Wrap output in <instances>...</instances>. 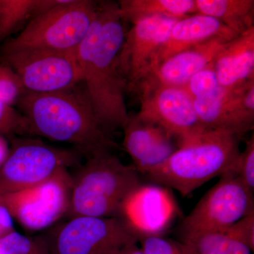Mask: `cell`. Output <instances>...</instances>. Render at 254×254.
<instances>
[{
    "label": "cell",
    "instance_id": "cell-1",
    "mask_svg": "<svg viewBox=\"0 0 254 254\" xmlns=\"http://www.w3.org/2000/svg\"><path fill=\"white\" fill-rule=\"evenodd\" d=\"M126 32L118 1H98L94 21L76 50L85 91L98 118L111 131L123 128L128 118L127 83L119 64Z\"/></svg>",
    "mask_w": 254,
    "mask_h": 254
},
{
    "label": "cell",
    "instance_id": "cell-2",
    "mask_svg": "<svg viewBox=\"0 0 254 254\" xmlns=\"http://www.w3.org/2000/svg\"><path fill=\"white\" fill-rule=\"evenodd\" d=\"M80 85V84H79ZM54 93L26 92L18 100L30 134L68 143L87 157L118 148L111 131L95 113L84 87Z\"/></svg>",
    "mask_w": 254,
    "mask_h": 254
},
{
    "label": "cell",
    "instance_id": "cell-3",
    "mask_svg": "<svg viewBox=\"0 0 254 254\" xmlns=\"http://www.w3.org/2000/svg\"><path fill=\"white\" fill-rule=\"evenodd\" d=\"M240 137L205 130L180 144L165 163L145 176L151 183L187 196L215 177L233 170L240 154Z\"/></svg>",
    "mask_w": 254,
    "mask_h": 254
},
{
    "label": "cell",
    "instance_id": "cell-4",
    "mask_svg": "<svg viewBox=\"0 0 254 254\" xmlns=\"http://www.w3.org/2000/svg\"><path fill=\"white\" fill-rule=\"evenodd\" d=\"M72 177L71 200L65 220L78 216H118L127 195L141 185L139 174L110 150L87 157Z\"/></svg>",
    "mask_w": 254,
    "mask_h": 254
},
{
    "label": "cell",
    "instance_id": "cell-5",
    "mask_svg": "<svg viewBox=\"0 0 254 254\" xmlns=\"http://www.w3.org/2000/svg\"><path fill=\"white\" fill-rule=\"evenodd\" d=\"M98 1L63 0L30 20L15 38L7 40L1 54L23 50L76 51L96 15Z\"/></svg>",
    "mask_w": 254,
    "mask_h": 254
},
{
    "label": "cell",
    "instance_id": "cell-6",
    "mask_svg": "<svg viewBox=\"0 0 254 254\" xmlns=\"http://www.w3.org/2000/svg\"><path fill=\"white\" fill-rule=\"evenodd\" d=\"M50 254H113L138 238L118 217L78 216L41 234Z\"/></svg>",
    "mask_w": 254,
    "mask_h": 254
},
{
    "label": "cell",
    "instance_id": "cell-7",
    "mask_svg": "<svg viewBox=\"0 0 254 254\" xmlns=\"http://www.w3.org/2000/svg\"><path fill=\"white\" fill-rule=\"evenodd\" d=\"M81 153L40 140L18 138L0 165V194L41 185L63 169L77 167Z\"/></svg>",
    "mask_w": 254,
    "mask_h": 254
},
{
    "label": "cell",
    "instance_id": "cell-8",
    "mask_svg": "<svg viewBox=\"0 0 254 254\" xmlns=\"http://www.w3.org/2000/svg\"><path fill=\"white\" fill-rule=\"evenodd\" d=\"M254 213V193L232 171L203 195L178 227L180 240L209 232H222Z\"/></svg>",
    "mask_w": 254,
    "mask_h": 254
},
{
    "label": "cell",
    "instance_id": "cell-9",
    "mask_svg": "<svg viewBox=\"0 0 254 254\" xmlns=\"http://www.w3.org/2000/svg\"><path fill=\"white\" fill-rule=\"evenodd\" d=\"M141 118L156 124L177 140L179 146L205 131L185 87L165 84L150 76L137 87Z\"/></svg>",
    "mask_w": 254,
    "mask_h": 254
},
{
    "label": "cell",
    "instance_id": "cell-10",
    "mask_svg": "<svg viewBox=\"0 0 254 254\" xmlns=\"http://www.w3.org/2000/svg\"><path fill=\"white\" fill-rule=\"evenodd\" d=\"M72 177L63 169L41 185L3 195L14 220L28 232L45 231L61 219L69 208Z\"/></svg>",
    "mask_w": 254,
    "mask_h": 254
},
{
    "label": "cell",
    "instance_id": "cell-11",
    "mask_svg": "<svg viewBox=\"0 0 254 254\" xmlns=\"http://www.w3.org/2000/svg\"><path fill=\"white\" fill-rule=\"evenodd\" d=\"M1 63L17 73L30 93H54L82 83L76 51L23 50L1 54Z\"/></svg>",
    "mask_w": 254,
    "mask_h": 254
},
{
    "label": "cell",
    "instance_id": "cell-12",
    "mask_svg": "<svg viewBox=\"0 0 254 254\" xmlns=\"http://www.w3.org/2000/svg\"><path fill=\"white\" fill-rule=\"evenodd\" d=\"M178 20L161 16L143 18L127 31L119 64L127 91L135 92L138 85L151 75L159 51Z\"/></svg>",
    "mask_w": 254,
    "mask_h": 254
},
{
    "label": "cell",
    "instance_id": "cell-13",
    "mask_svg": "<svg viewBox=\"0 0 254 254\" xmlns=\"http://www.w3.org/2000/svg\"><path fill=\"white\" fill-rule=\"evenodd\" d=\"M181 214L176 199L168 187L148 184L138 185L120 207L123 220L138 238L164 236Z\"/></svg>",
    "mask_w": 254,
    "mask_h": 254
},
{
    "label": "cell",
    "instance_id": "cell-14",
    "mask_svg": "<svg viewBox=\"0 0 254 254\" xmlns=\"http://www.w3.org/2000/svg\"><path fill=\"white\" fill-rule=\"evenodd\" d=\"M249 83L237 89L220 86L210 94L193 99L195 113L205 129L240 136L254 129V106L244 95Z\"/></svg>",
    "mask_w": 254,
    "mask_h": 254
},
{
    "label": "cell",
    "instance_id": "cell-15",
    "mask_svg": "<svg viewBox=\"0 0 254 254\" xmlns=\"http://www.w3.org/2000/svg\"><path fill=\"white\" fill-rule=\"evenodd\" d=\"M123 148L139 175L165 163L179 147L177 140L163 127L138 115H128L123 128Z\"/></svg>",
    "mask_w": 254,
    "mask_h": 254
},
{
    "label": "cell",
    "instance_id": "cell-16",
    "mask_svg": "<svg viewBox=\"0 0 254 254\" xmlns=\"http://www.w3.org/2000/svg\"><path fill=\"white\" fill-rule=\"evenodd\" d=\"M238 36L211 16L200 13L190 15L174 25L168 40L159 51L155 68L164 60L188 48L215 38L230 41Z\"/></svg>",
    "mask_w": 254,
    "mask_h": 254
},
{
    "label": "cell",
    "instance_id": "cell-17",
    "mask_svg": "<svg viewBox=\"0 0 254 254\" xmlns=\"http://www.w3.org/2000/svg\"><path fill=\"white\" fill-rule=\"evenodd\" d=\"M219 85L237 89L254 81V27L228 42L213 62Z\"/></svg>",
    "mask_w": 254,
    "mask_h": 254
},
{
    "label": "cell",
    "instance_id": "cell-18",
    "mask_svg": "<svg viewBox=\"0 0 254 254\" xmlns=\"http://www.w3.org/2000/svg\"><path fill=\"white\" fill-rule=\"evenodd\" d=\"M228 42L215 38L183 50L159 64L151 75L165 84L185 87L192 76L213 63Z\"/></svg>",
    "mask_w": 254,
    "mask_h": 254
},
{
    "label": "cell",
    "instance_id": "cell-19",
    "mask_svg": "<svg viewBox=\"0 0 254 254\" xmlns=\"http://www.w3.org/2000/svg\"><path fill=\"white\" fill-rule=\"evenodd\" d=\"M118 4L123 21L131 24L155 16L181 19L198 13L195 0H120Z\"/></svg>",
    "mask_w": 254,
    "mask_h": 254
},
{
    "label": "cell",
    "instance_id": "cell-20",
    "mask_svg": "<svg viewBox=\"0 0 254 254\" xmlns=\"http://www.w3.org/2000/svg\"><path fill=\"white\" fill-rule=\"evenodd\" d=\"M197 11L242 34L254 27V0H195Z\"/></svg>",
    "mask_w": 254,
    "mask_h": 254
},
{
    "label": "cell",
    "instance_id": "cell-21",
    "mask_svg": "<svg viewBox=\"0 0 254 254\" xmlns=\"http://www.w3.org/2000/svg\"><path fill=\"white\" fill-rule=\"evenodd\" d=\"M63 0H0V44L37 15Z\"/></svg>",
    "mask_w": 254,
    "mask_h": 254
},
{
    "label": "cell",
    "instance_id": "cell-22",
    "mask_svg": "<svg viewBox=\"0 0 254 254\" xmlns=\"http://www.w3.org/2000/svg\"><path fill=\"white\" fill-rule=\"evenodd\" d=\"M194 254H252L247 246L222 232L198 233L180 240Z\"/></svg>",
    "mask_w": 254,
    "mask_h": 254
},
{
    "label": "cell",
    "instance_id": "cell-23",
    "mask_svg": "<svg viewBox=\"0 0 254 254\" xmlns=\"http://www.w3.org/2000/svg\"><path fill=\"white\" fill-rule=\"evenodd\" d=\"M0 254H50L41 235L27 236L15 231L0 237Z\"/></svg>",
    "mask_w": 254,
    "mask_h": 254
},
{
    "label": "cell",
    "instance_id": "cell-24",
    "mask_svg": "<svg viewBox=\"0 0 254 254\" xmlns=\"http://www.w3.org/2000/svg\"><path fill=\"white\" fill-rule=\"evenodd\" d=\"M26 92L17 73L8 65L0 64V101L13 107Z\"/></svg>",
    "mask_w": 254,
    "mask_h": 254
},
{
    "label": "cell",
    "instance_id": "cell-25",
    "mask_svg": "<svg viewBox=\"0 0 254 254\" xmlns=\"http://www.w3.org/2000/svg\"><path fill=\"white\" fill-rule=\"evenodd\" d=\"M138 243L145 254H194L181 241L164 236L145 237Z\"/></svg>",
    "mask_w": 254,
    "mask_h": 254
},
{
    "label": "cell",
    "instance_id": "cell-26",
    "mask_svg": "<svg viewBox=\"0 0 254 254\" xmlns=\"http://www.w3.org/2000/svg\"><path fill=\"white\" fill-rule=\"evenodd\" d=\"M220 86L213 63L192 76L185 88L193 99H196L213 93Z\"/></svg>",
    "mask_w": 254,
    "mask_h": 254
},
{
    "label": "cell",
    "instance_id": "cell-27",
    "mask_svg": "<svg viewBox=\"0 0 254 254\" xmlns=\"http://www.w3.org/2000/svg\"><path fill=\"white\" fill-rule=\"evenodd\" d=\"M30 134L27 120L12 106L0 101V135Z\"/></svg>",
    "mask_w": 254,
    "mask_h": 254
},
{
    "label": "cell",
    "instance_id": "cell-28",
    "mask_svg": "<svg viewBox=\"0 0 254 254\" xmlns=\"http://www.w3.org/2000/svg\"><path fill=\"white\" fill-rule=\"evenodd\" d=\"M232 173L254 193V136L247 141L245 149L240 152Z\"/></svg>",
    "mask_w": 254,
    "mask_h": 254
},
{
    "label": "cell",
    "instance_id": "cell-29",
    "mask_svg": "<svg viewBox=\"0 0 254 254\" xmlns=\"http://www.w3.org/2000/svg\"><path fill=\"white\" fill-rule=\"evenodd\" d=\"M224 233L254 251V213L243 217L224 230Z\"/></svg>",
    "mask_w": 254,
    "mask_h": 254
},
{
    "label": "cell",
    "instance_id": "cell-30",
    "mask_svg": "<svg viewBox=\"0 0 254 254\" xmlns=\"http://www.w3.org/2000/svg\"><path fill=\"white\" fill-rule=\"evenodd\" d=\"M14 231V218L6 206L3 195L0 194V237Z\"/></svg>",
    "mask_w": 254,
    "mask_h": 254
},
{
    "label": "cell",
    "instance_id": "cell-31",
    "mask_svg": "<svg viewBox=\"0 0 254 254\" xmlns=\"http://www.w3.org/2000/svg\"><path fill=\"white\" fill-rule=\"evenodd\" d=\"M113 254H145L138 243L131 244L123 247L121 250L117 251Z\"/></svg>",
    "mask_w": 254,
    "mask_h": 254
}]
</instances>
